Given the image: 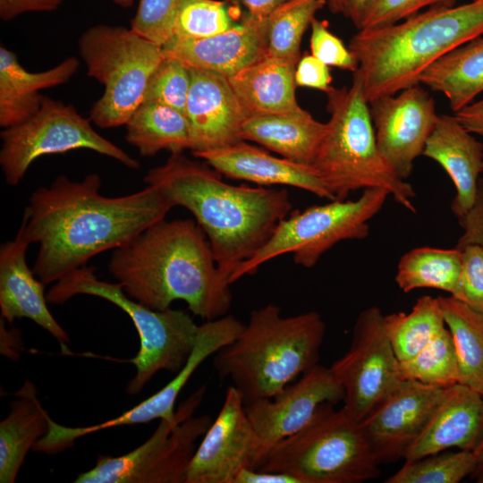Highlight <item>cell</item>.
Returning a JSON list of instances; mask_svg holds the SVG:
<instances>
[{
  "mask_svg": "<svg viewBox=\"0 0 483 483\" xmlns=\"http://www.w3.org/2000/svg\"><path fill=\"white\" fill-rule=\"evenodd\" d=\"M476 478H477V481H478V482L483 483V472H481L480 474H479Z\"/></svg>",
  "mask_w": 483,
  "mask_h": 483,
  "instance_id": "f5cc1de1",
  "label": "cell"
},
{
  "mask_svg": "<svg viewBox=\"0 0 483 483\" xmlns=\"http://www.w3.org/2000/svg\"><path fill=\"white\" fill-rule=\"evenodd\" d=\"M455 0H370L359 30L397 23L426 6H453Z\"/></svg>",
  "mask_w": 483,
  "mask_h": 483,
  "instance_id": "ab89813d",
  "label": "cell"
},
{
  "mask_svg": "<svg viewBox=\"0 0 483 483\" xmlns=\"http://www.w3.org/2000/svg\"><path fill=\"white\" fill-rule=\"evenodd\" d=\"M483 35V4L436 5L392 25L362 29L349 49L359 67L365 98L397 94L419 84L420 75L436 61Z\"/></svg>",
  "mask_w": 483,
  "mask_h": 483,
  "instance_id": "277c9868",
  "label": "cell"
},
{
  "mask_svg": "<svg viewBox=\"0 0 483 483\" xmlns=\"http://www.w3.org/2000/svg\"><path fill=\"white\" fill-rule=\"evenodd\" d=\"M370 0H326L333 13L342 14L359 30Z\"/></svg>",
  "mask_w": 483,
  "mask_h": 483,
  "instance_id": "bcb514c9",
  "label": "cell"
},
{
  "mask_svg": "<svg viewBox=\"0 0 483 483\" xmlns=\"http://www.w3.org/2000/svg\"><path fill=\"white\" fill-rule=\"evenodd\" d=\"M388 338L400 362L415 356L445 327L443 310L438 297H419L409 313L385 315Z\"/></svg>",
  "mask_w": 483,
  "mask_h": 483,
  "instance_id": "d6a6232c",
  "label": "cell"
},
{
  "mask_svg": "<svg viewBox=\"0 0 483 483\" xmlns=\"http://www.w3.org/2000/svg\"><path fill=\"white\" fill-rule=\"evenodd\" d=\"M423 156L438 163L455 187L451 210L457 219L475 203L483 168V142L478 140L455 118L438 115Z\"/></svg>",
  "mask_w": 483,
  "mask_h": 483,
  "instance_id": "603a6c76",
  "label": "cell"
},
{
  "mask_svg": "<svg viewBox=\"0 0 483 483\" xmlns=\"http://www.w3.org/2000/svg\"><path fill=\"white\" fill-rule=\"evenodd\" d=\"M322 403L299 432L274 445L257 470L299 483H361L380 475L360 421L343 406Z\"/></svg>",
  "mask_w": 483,
  "mask_h": 483,
  "instance_id": "52a82bcc",
  "label": "cell"
},
{
  "mask_svg": "<svg viewBox=\"0 0 483 483\" xmlns=\"http://www.w3.org/2000/svg\"><path fill=\"white\" fill-rule=\"evenodd\" d=\"M92 295L106 300L131 319L140 337V349L131 359L136 368L126 393L135 395L160 370L177 373L185 365L195 346L199 325L185 311L152 309L129 297L119 283L99 280L94 267H79L47 291L49 303L61 304L75 295Z\"/></svg>",
  "mask_w": 483,
  "mask_h": 483,
  "instance_id": "ba28073f",
  "label": "cell"
},
{
  "mask_svg": "<svg viewBox=\"0 0 483 483\" xmlns=\"http://www.w3.org/2000/svg\"><path fill=\"white\" fill-rule=\"evenodd\" d=\"M225 4L242 6L247 15L254 19H266L284 4L292 0H222Z\"/></svg>",
  "mask_w": 483,
  "mask_h": 483,
  "instance_id": "7dc6e473",
  "label": "cell"
},
{
  "mask_svg": "<svg viewBox=\"0 0 483 483\" xmlns=\"http://www.w3.org/2000/svg\"><path fill=\"white\" fill-rule=\"evenodd\" d=\"M462 250V269L455 296L470 308L483 312V247L468 244Z\"/></svg>",
  "mask_w": 483,
  "mask_h": 483,
  "instance_id": "b9f144b4",
  "label": "cell"
},
{
  "mask_svg": "<svg viewBox=\"0 0 483 483\" xmlns=\"http://www.w3.org/2000/svg\"><path fill=\"white\" fill-rule=\"evenodd\" d=\"M125 126V140L142 157H152L161 150L173 154L191 149L185 114L168 106L142 102Z\"/></svg>",
  "mask_w": 483,
  "mask_h": 483,
  "instance_id": "f546056e",
  "label": "cell"
},
{
  "mask_svg": "<svg viewBox=\"0 0 483 483\" xmlns=\"http://www.w3.org/2000/svg\"><path fill=\"white\" fill-rule=\"evenodd\" d=\"M326 123L306 110L288 114H261L247 116L240 137L279 154L291 161L310 165L325 134Z\"/></svg>",
  "mask_w": 483,
  "mask_h": 483,
  "instance_id": "4316f807",
  "label": "cell"
},
{
  "mask_svg": "<svg viewBox=\"0 0 483 483\" xmlns=\"http://www.w3.org/2000/svg\"><path fill=\"white\" fill-rule=\"evenodd\" d=\"M430 89L443 93L456 113L483 92V38L450 51L419 77Z\"/></svg>",
  "mask_w": 483,
  "mask_h": 483,
  "instance_id": "f1b7e54d",
  "label": "cell"
},
{
  "mask_svg": "<svg viewBox=\"0 0 483 483\" xmlns=\"http://www.w3.org/2000/svg\"><path fill=\"white\" fill-rule=\"evenodd\" d=\"M438 299L457 352L459 383L483 395V312L451 295Z\"/></svg>",
  "mask_w": 483,
  "mask_h": 483,
  "instance_id": "4dcf8cb0",
  "label": "cell"
},
{
  "mask_svg": "<svg viewBox=\"0 0 483 483\" xmlns=\"http://www.w3.org/2000/svg\"><path fill=\"white\" fill-rule=\"evenodd\" d=\"M267 21L246 14L240 23L212 37L195 40L171 38L162 47L163 51L166 57L189 68L230 77L265 56Z\"/></svg>",
  "mask_w": 483,
  "mask_h": 483,
  "instance_id": "44dd1931",
  "label": "cell"
},
{
  "mask_svg": "<svg viewBox=\"0 0 483 483\" xmlns=\"http://www.w3.org/2000/svg\"><path fill=\"white\" fill-rule=\"evenodd\" d=\"M234 25L224 1L184 0L177 12L171 38H205L222 33Z\"/></svg>",
  "mask_w": 483,
  "mask_h": 483,
  "instance_id": "8d00e7d4",
  "label": "cell"
},
{
  "mask_svg": "<svg viewBox=\"0 0 483 483\" xmlns=\"http://www.w3.org/2000/svg\"><path fill=\"white\" fill-rule=\"evenodd\" d=\"M447 388L402 379L360 421L379 465L405 459L426 429Z\"/></svg>",
  "mask_w": 483,
  "mask_h": 483,
  "instance_id": "2e32d148",
  "label": "cell"
},
{
  "mask_svg": "<svg viewBox=\"0 0 483 483\" xmlns=\"http://www.w3.org/2000/svg\"><path fill=\"white\" fill-rule=\"evenodd\" d=\"M478 458V466L474 476L477 477L479 474L483 472V437L477 447L473 450Z\"/></svg>",
  "mask_w": 483,
  "mask_h": 483,
  "instance_id": "f907efd6",
  "label": "cell"
},
{
  "mask_svg": "<svg viewBox=\"0 0 483 483\" xmlns=\"http://www.w3.org/2000/svg\"><path fill=\"white\" fill-rule=\"evenodd\" d=\"M326 323L311 310L284 317L273 303L253 309L236 338L214 358L247 404L271 398L318 364Z\"/></svg>",
  "mask_w": 483,
  "mask_h": 483,
  "instance_id": "5b68a950",
  "label": "cell"
},
{
  "mask_svg": "<svg viewBox=\"0 0 483 483\" xmlns=\"http://www.w3.org/2000/svg\"><path fill=\"white\" fill-rule=\"evenodd\" d=\"M454 116L468 131L483 138V98L462 107Z\"/></svg>",
  "mask_w": 483,
  "mask_h": 483,
  "instance_id": "681fc988",
  "label": "cell"
},
{
  "mask_svg": "<svg viewBox=\"0 0 483 483\" xmlns=\"http://www.w3.org/2000/svg\"><path fill=\"white\" fill-rule=\"evenodd\" d=\"M478 458L474 451L440 452L405 461L386 483H458L474 475Z\"/></svg>",
  "mask_w": 483,
  "mask_h": 483,
  "instance_id": "d590c367",
  "label": "cell"
},
{
  "mask_svg": "<svg viewBox=\"0 0 483 483\" xmlns=\"http://www.w3.org/2000/svg\"><path fill=\"white\" fill-rule=\"evenodd\" d=\"M482 174H483V168H482Z\"/></svg>",
  "mask_w": 483,
  "mask_h": 483,
  "instance_id": "11a10c76",
  "label": "cell"
},
{
  "mask_svg": "<svg viewBox=\"0 0 483 483\" xmlns=\"http://www.w3.org/2000/svg\"><path fill=\"white\" fill-rule=\"evenodd\" d=\"M244 468H258L257 439L243 398L230 386L217 416L196 448L185 483H233Z\"/></svg>",
  "mask_w": 483,
  "mask_h": 483,
  "instance_id": "ac0fdd59",
  "label": "cell"
},
{
  "mask_svg": "<svg viewBox=\"0 0 483 483\" xmlns=\"http://www.w3.org/2000/svg\"><path fill=\"white\" fill-rule=\"evenodd\" d=\"M326 0H292L267 17L265 56L299 62L301 42Z\"/></svg>",
  "mask_w": 483,
  "mask_h": 483,
  "instance_id": "836d02e7",
  "label": "cell"
},
{
  "mask_svg": "<svg viewBox=\"0 0 483 483\" xmlns=\"http://www.w3.org/2000/svg\"><path fill=\"white\" fill-rule=\"evenodd\" d=\"M233 483H299V481L285 473L244 468L238 473Z\"/></svg>",
  "mask_w": 483,
  "mask_h": 483,
  "instance_id": "c3c4849f",
  "label": "cell"
},
{
  "mask_svg": "<svg viewBox=\"0 0 483 483\" xmlns=\"http://www.w3.org/2000/svg\"><path fill=\"white\" fill-rule=\"evenodd\" d=\"M473 1L483 4V0H473Z\"/></svg>",
  "mask_w": 483,
  "mask_h": 483,
  "instance_id": "db71d44e",
  "label": "cell"
},
{
  "mask_svg": "<svg viewBox=\"0 0 483 483\" xmlns=\"http://www.w3.org/2000/svg\"><path fill=\"white\" fill-rule=\"evenodd\" d=\"M389 194L382 189H366L355 200L335 199L306 209L292 211L275 227L267 242L230 276V284L253 275L260 266L292 253L295 264L314 267L336 243L369 236V221L383 208Z\"/></svg>",
  "mask_w": 483,
  "mask_h": 483,
  "instance_id": "30bf717a",
  "label": "cell"
},
{
  "mask_svg": "<svg viewBox=\"0 0 483 483\" xmlns=\"http://www.w3.org/2000/svg\"><path fill=\"white\" fill-rule=\"evenodd\" d=\"M144 181L157 187L173 208L183 207L194 216L218 267L229 279L292 208L286 190L229 184L207 163L182 153L171 154L164 165L150 169Z\"/></svg>",
  "mask_w": 483,
  "mask_h": 483,
  "instance_id": "3957f363",
  "label": "cell"
},
{
  "mask_svg": "<svg viewBox=\"0 0 483 483\" xmlns=\"http://www.w3.org/2000/svg\"><path fill=\"white\" fill-rule=\"evenodd\" d=\"M112 1L117 5H120L123 8H129L134 3V0H112Z\"/></svg>",
  "mask_w": 483,
  "mask_h": 483,
  "instance_id": "816d5d0a",
  "label": "cell"
},
{
  "mask_svg": "<svg viewBox=\"0 0 483 483\" xmlns=\"http://www.w3.org/2000/svg\"><path fill=\"white\" fill-rule=\"evenodd\" d=\"M79 66V60L69 56L51 69L31 72L20 64L13 51L1 45L0 126L10 128L32 116L45 99L39 90L67 82Z\"/></svg>",
  "mask_w": 483,
  "mask_h": 483,
  "instance_id": "d4e9b609",
  "label": "cell"
},
{
  "mask_svg": "<svg viewBox=\"0 0 483 483\" xmlns=\"http://www.w3.org/2000/svg\"><path fill=\"white\" fill-rule=\"evenodd\" d=\"M384 317L377 306L362 310L349 349L330 366L343 390V407L360 421L402 380Z\"/></svg>",
  "mask_w": 483,
  "mask_h": 483,
  "instance_id": "4fadbf2b",
  "label": "cell"
},
{
  "mask_svg": "<svg viewBox=\"0 0 483 483\" xmlns=\"http://www.w3.org/2000/svg\"><path fill=\"white\" fill-rule=\"evenodd\" d=\"M297 64L289 59L263 56L227 77L247 116L301 109L295 95Z\"/></svg>",
  "mask_w": 483,
  "mask_h": 483,
  "instance_id": "484cf974",
  "label": "cell"
},
{
  "mask_svg": "<svg viewBox=\"0 0 483 483\" xmlns=\"http://www.w3.org/2000/svg\"><path fill=\"white\" fill-rule=\"evenodd\" d=\"M343 396L330 367L318 364L273 397L245 404L257 439L258 468L270 449L302 429L322 403L336 404Z\"/></svg>",
  "mask_w": 483,
  "mask_h": 483,
  "instance_id": "9a60e30c",
  "label": "cell"
},
{
  "mask_svg": "<svg viewBox=\"0 0 483 483\" xmlns=\"http://www.w3.org/2000/svg\"><path fill=\"white\" fill-rule=\"evenodd\" d=\"M108 270L129 297L155 310L183 301L207 321L225 316L232 305L229 278L191 219L151 225L114 250Z\"/></svg>",
  "mask_w": 483,
  "mask_h": 483,
  "instance_id": "7a4b0ae2",
  "label": "cell"
},
{
  "mask_svg": "<svg viewBox=\"0 0 483 483\" xmlns=\"http://www.w3.org/2000/svg\"><path fill=\"white\" fill-rule=\"evenodd\" d=\"M91 123L73 106L45 97L32 116L1 131L0 165L6 183L19 184L40 157L81 148L111 157L131 169L140 167L137 159L98 134Z\"/></svg>",
  "mask_w": 483,
  "mask_h": 483,
  "instance_id": "7c38bea8",
  "label": "cell"
},
{
  "mask_svg": "<svg viewBox=\"0 0 483 483\" xmlns=\"http://www.w3.org/2000/svg\"><path fill=\"white\" fill-rule=\"evenodd\" d=\"M183 1L139 0L131 29L163 47L172 37L174 20Z\"/></svg>",
  "mask_w": 483,
  "mask_h": 483,
  "instance_id": "f35d334b",
  "label": "cell"
},
{
  "mask_svg": "<svg viewBox=\"0 0 483 483\" xmlns=\"http://www.w3.org/2000/svg\"><path fill=\"white\" fill-rule=\"evenodd\" d=\"M206 394L202 386L182 402L172 419H161L149 438L117 457L98 456L75 483H185L196 442L209 428L208 415L194 417Z\"/></svg>",
  "mask_w": 483,
  "mask_h": 483,
  "instance_id": "8fae6325",
  "label": "cell"
},
{
  "mask_svg": "<svg viewBox=\"0 0 483 483\" xmlns=\"http://www.w3.org/2000/svg\"><path fill=\"white\" fill-rule=\"evenodd\" d=\"M326 94L330 118L311 167L335 199H347L358 190L382 189L416 213L412 186L388 166L378 150L359 76L353 72L350 87H331Z\"/></svg>",
  "mask_w": 483,
  "mask_h": 483,
  "instance_id": "8992f818",
  "label": "cell"
},
{
  "mask_svg": "<svg viewBox=\"0 0 483 483\" xmlns=\"http://www.w3.org/2000/svg\"><path fill=\"white\" fill-rule=\"evenodd\" d=\"M369 105L378 150L388 166L406 181L436 123L435 101L417 84Z\"/></svg>",
  "mask_w": 483,
  "mask_h": 483,
  "instance_id": "e0dca14e",
  "label": "cell"
},
{
  "mask_svg": "<svg viewBox=\"0 0 483 483\" xmlns=\"http://www.w3.org/2000/svg\"><path fill=\"white\" fill-rule=\"evenodd\" d=\"M64 0H0V18L11 21L29 12H52L56 10Z\"/></svg>",
  "mask_w": 483,
  "mask_h": 483,
  "instance_id": "f6af8a7d",
  "label": "cell"
},
{
  "mask_svg": "<svg viewBox=\"0 0 483 483\" xmlns=\"http://www.w3.org/2000/svg\"><path fill=\"white\" fill-rule=\"evenodd\" d=\"M192 154L229 178L250 182L262 187L292 186L335 200L333 194L310 165L272 156L245 140Z\"/></svg>",
  "mask_w": 483,
  "mask_h": 483,
  "instance_id": "ffe728a7",
  "label": "cell"
},
{
  "mask_svg": "<svg viewBox=\"0 0 483 483\" xmlns=\"http://www.w3.org/2000/svg\"><path fill=\"white\" fill-rule=\"evenodd\" d=\"M399 374L402 379L445 388L459 383L457 352L447 326L415 356L399 361Z\"/></svg>",
  "mask_w": 483,
  "mask_h": 483,
  "instance_id": "e575fe53",
  "label": "cell"
},
{
  "mask_svg": "<svg viewBox=\"0 0 483 483\" xmlns=\"http://www.w3.org/2000/svg\"><path fill=\"white\" fill-rule=\"evenodd\" d=\"M190 71L191 81L185 115L192 153L242 140L240 132L247 114L227 77L198 68Z\"/></svg>",
  "mask_w": 483,
  "mask_h": 483,
  "instance_id": "d6986e66",
  "label": "cell"
},
{
  "mask_svg": "<svg viewBox=\"0 0 483 483\" xmlns=\"http://www.w3.org/2000/svg\"><path fill=\"white\" fill-rule=\"evenodd\" d=\"M309 47L311 55L328 66L356 72L359 63L343 42L333 34L328 23L316 18L312 21Z\"/></svg>",
  "mask_w": 483,
  "mask_h": 483,
  "instance_id": "60d3db41",
  "label": "cell"
},
{
  "mask_svg": "<svg viewBox=\"0 0 483 483\" xmlns=\"http://www.w3.org/2000/svg\"><path fill=\"white\" fill-rule=\"evenodd\" d=\"M483 437V395L457 383L449 386L405 461L417 460L450 448L473 451Z\"/></svg>",
  "mask_w": 483,
  "mask_h": 483,
  "instance_id": "cb8c5ba5",
  "label": "cell"
},
{
  "mask_svg": "<svg viewBox=\"0 0 483 483\" xmlns=\"http://www.w3.org/2000/svg\"><path fill=\"white\" fill-rule=\"evenodd\" d=\"M10 402L0 422V482L13 483L27 453L49 429V415L42 407L34 385L28 379Z\"/></svg>",
  "mask_w": 483,
  "mask_h": 483,
  "instance_id": "83f0119b",
  "label": "cell"
},
{
  "mask_svg": "<svg viewBox=\"0 0 483 483\" xmlns=\"http://www.w3.org/2000/svg\"><path fill=\"white\" fill-rule=\"evenodd\" d=\"M88 75L104 86L89 120L99 128L125 125L142 103L148 82L165 58L162 46L131 28L97 24L78 41Z\"/></svg>",
  "mask_w": 483,
  "mask_h": 483,
  "instance_id": "9c48e42d",
  "label": "cell"
},
{
  "mask_svg": "<svg viewBox=\"0 0 483 483\" xmlns=\"http://www.w3.org/2000/svg\"><path fill=\"white\" fill-rule=\"evenodd\" d=\"M100 188L97 174L80 182L59 175L30 195L16 236L38 245L32 270L45 284L125 244L173 208L155 186L120 197L103 196Z\"/></svg>",
  "mask_w": 483,
  "mask_h": 483,
  "instance_id": "6da1fadb",
  "label": "cell"
},
{
  "mask_svg": "<svg viewBox=\"0 0 483 483\" xmlns=\"http://www.w3.org/2000/svg\"><path fill=\"white\" fill-rule=\"evenodd\" d=\"M191 81L190 68L165 55L148 82L142 102L168 106L185 114Z\"/></svg>",
  "mask_w": 483,
  "mask_h": 483,
  "instance_id": "74e56055",
  "label": "cell"
},
{
  "mask_svg": "<svg viewBox=\"0 0 483 483\" xmlns=\"http://www.w3.org/2000/svg\"><path fill=\"white\" fill-rule=\"evenodd\" d=\"M29 243L15 236L0 248V310L9 323L27 318L47 331L68 353L69 335L47 308L45 284L27 263Z\"/></svg>",
  "mask_w": 483,
  "mask_h": 483,
  "instance_id": "7402d4cb",
  "label": "cell"
},
{
  "mask_svg": "<svg viewBox=\"0 0 483 483\" xmlns=\"http://www.w3.org/2000/svg\"><path fill=\"white\" fill-rule=\"evenodd\" d=\"M332 76L329 66L312 55L300 58L295 70L296 86L308 87L326 92L330 89Z\"/></svg>",
  "mask_w": 483,
  "mask_h": 483,
  "instance_id": "7bdbcfd3",
  "label": "cell"
},
{
  "mask_svg": "<svg viewBox=\"0 0 483 483\" xmlns=\"http://www.w3.org/2000/svg\"><path fill=\"white\" fill-rule=\"evenodd\" d=\"M462 269V250L415 248L402 256L395 283L403 292L433 288L455 296Z\"/></svg>",
  "mask_w": 483,
  "mask_h": 483,
  "instance_id": "1f68e13d",
  "label": "cell"
},
{
  "mask_svg": "<svg viewBox=\"0 0 483 483\" xmlns=\"http://www.w3.org/2000/svg\"><path fill=\"white\" fill-rule=\"evenodd\" d=\"M463 232L459 237L456 248L468 244H479L483 247V178H479L478 192L474 205L469 212L458 219Z\"/></svg>",
  "mask_w": 483,
  "mask_h": 483,
  "instance_id": "ee69618b",
  "label": "cell"
},
{
  "mask_svg": "<svg viewBox=\"0 0 483 483\" xmlns=\"http://www.w3.org/2000/svg\"><path fill=\"white\" fill-rule=\"evenodd\" d=\"M244 324L232 315L207 320L199 325L198 338L185 365L158 392L133 408L108 420L85 426L66 427L49 417V429L34 445L35 452L56 453L75 443L80 437L114 427L148 423L154 419H172L175 402L194 371L211 355L233 341Z\"/></svg>",
  "mask_w": 483,
  "mask_h": 483,
  "instance_id": "5bb4252c",
  "label": "cell"
}]
</instances>
